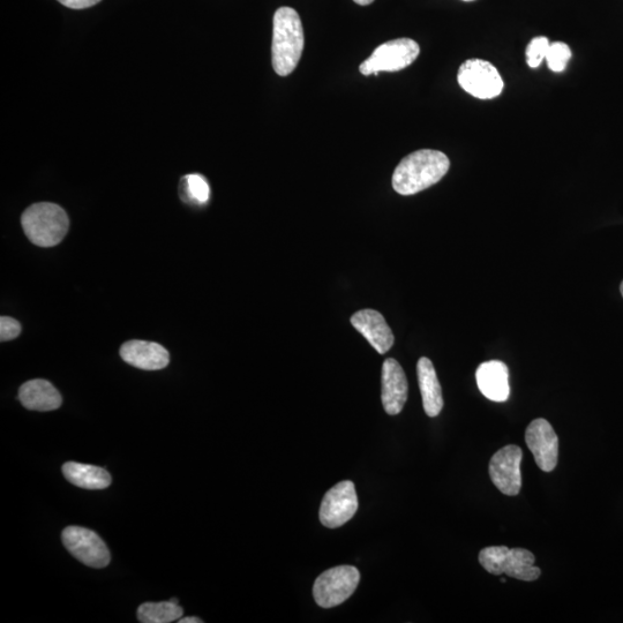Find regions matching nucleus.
Wrapping results in <instances>:
<instances>
[{"label":"nucleus","instance_id":"nucleus-1","mask_svg":"<svg viewBox=\"0 0 623 623\" xmlns=\"http://www.w3.org/2000/svg\"><path fill=\"white\" fill-rule=\"evenodd\" d=\"M449 168L447 155L439 150H417L397 165L392 180L394 190L401 195L417 194L439 183Z\"/></svg>","mask_w":623,"mask_h":623},{"label":"nucleus","instance_id":"nucleus-2","mask_svg":"<svg viewBox=\"0 0 623 623\" xmlns=\"http://www.w3.org/2000/svg\"><path fill=\"white\" fill-rule=\"evenodd\" d=\"M304 29L299 14L291 7H281L274 15L272 59L281 77L296 70L304 50Z\"/></svg>","mask_w":623,"mask_h":623},{"label":"nucleus","instance_id":"nucleus-3","mask_svg":"<svg viewBox=\"0 0 623 623\" xmlns=\"http://www.w3.org/2000/svg\"><path fill=\"white\" fill-rule=\"evenodd\" d=\"M25 234L36 246L52 247L65 238L70 228L65 210L50 202H41L26 209L21 217Z\"/></svg>","mask_w":623,"mask_h":623},{"label":"nucleus","instance_id":"nucleus-4","mask_svg":"<svg viewBox=\"0 0 623 623\" xmlns=\"http://www.w3.org/2000/svg\"><path fill=\"white\" fill-rule=\"evenodd\" d=\"M478 560L492 575H507L525 582L536 581L542 575V570L535 566V554L525 549L490 546L479 552Z\"/></svg>","mask_w":623,"mask_h":623},{"label":"nucleus","instance_id":"nucleus-5","mask_svg":"<svg viewBox=\"0 0 623 623\" xmlns=\"http://www.w3.org/2000/svg\"><path fill=\"white\" fill-rule=\"evenodd\" d=\"M360 581L359 570L354 566H339L321 574L314 583L315 603L322 609H332L348 600Z\"/></svg>","mask_w":623,"mask_h":623},{"label":"nucleus","instance_id":"nucleus-6","mask_svg":"<svg viewBox=\"0 0 623 623\" xmlns=\"http://www.w3.org/2000/svg\"><path fill=\"white\" fill-rule=\"evenodd\" d=\"M420 54L416 41L397 39L381 44L373 51L370 58L359 66L363 75H378L380 72H397L407 69Z\"/></svg>","mask_w":623,"mask_h":623},{"label":"nucleus","instance_id":"nucleus-7","mask_svg":"<svg viewBox=\"0 0 623 623\" xmlns=\"http://www.w3.org/2000/svg\"><path fill=\"white\" fill-rule=\"evenodd\" d=\"M460 86L479 100H492L504 90V80L495 67L483 59H469L457 74Z\"/></svg>","mask_w":623,"mask_h":623},{"label":"nucleus","instance_id":"nucleus-8","mask_svg":"<svg viewBox=\"0 0 623 623\" xmlns=\"http://www.w3.org/2000/svg\"><path fill=\"white\" fill-rule=\"evenodd\" d=\"M358 510L356 486L344 480L330 489L322 500L320 521L329 529H336L348 523Z\"/></svg>","mask_w":623,"mask_h":623},{"label":"nucleus","instance_id":"nucleus-9","mask_svg":"<svg viewBox=\"0 0 623 623\" xmlns=\"http://www.w3.org/2000/svg\"><path fill=\"white\" fill-rule=\"evenodd\" d=\"M63 543L74 558L93 568L110 564V552L101 537L94 531L81 527H67L63 531Z\"/></svg>","mask_w":623,"mask_h":623},{"label":"nucleus","instance_id":"nucleus-10","mask_svg":"<svg viewBox=\"0 0 623 623\" xmlns=\"http://www.w3.org/2000/svg\"><path fill=\"white\" fill-rule=\"evenodd\" d=\"M522 459V449L516 445L501 448L491 459L489 470L492 482L508 497H515L522 489Z\"/></svg>","mask_w":623,"mask_h":623},{"label":"nucleus","instance_id":"nucleus-11","mask_svg":"<svg viewBox=\"0 0 623 623\" xmlns=\"http://www.w3.org/2000/svg\"><path fill=\"white\" fill-rule=\"evenodd\" d=\"M525 442L540 470L551 472L559 461V438L546 419L532 420L525 431Z\"/></svg>","mask_w":623,"mask_h":623},{"label":"nucleus","instance_id":"nucleus-12","mask_svg":"<svg viewBox=\"0 0 623 623\" xmlns=\"http://www.w3.org/2000/svg\"><path fill=\"white\" fill-rule=\"evenodd\" d=\"M409 385L402 366L394 358L382 366V394L384 409L390 416L399 415L408 400Z\"/></svg>","mask_w":623,"mask_h":623},{"label":"nucleus","instance_id":"nucleus-13","mask_svg":"<svg viewBox=\"0 0 623 623\" xmlns=\"http://www.w3.org/2000/svg\"><path fill=\"white\" fill-rule=\"evenodd\" d=\"M350 321L357 332L362 334L380 355H385L392 349L395 337L380 312L374 310L358 311L352 315Z\"/></svg>","mask_w":623,"mask_h":623},{"label":"nucleus","instance_id":"nucleus-14","mask_svg":"<svg viewBox=\"0 0 623 623\" xmlns=\"http://www.w3.org/2000/svg\"><path fill=\"white\" fill-rule=\"evenodd\" d=\"M120 356L127 364L145 371L165 369L170 362L169 352L162 345L139 340L123 344L120 348Z\"/></svg>","mask_w":623,"mask_h":623},{"label":"nucleus","instance_id":"nucleus-15","mask_svg":"<svg viewBox=\"0 0 623 623\" xmlns=\"http://www.w3.org/2000/svg\"><path fill=\"white\" fill-rule=\"evenodd\" d=\"M477 385L482 394L493 402H506L509 399V371L505 363L491 360L478 367Z\"/></svg>","mask_w":623,"mask_h":623},{"label":"nucleus","instance_id":"nucleus-16","mask_svg":"<svg viewBox=\"0 0 623 623\" xmlns=\"http://www.w3.org/2000/svg\"><path fill=\"white\" fill-rule=\"evenodd\" d=\"M417 375L426 415L432 418L439 416L444 409V399L437 372L429 358L422 357L418 360Z\"/></svg>","mask_w":623,"mask_h":623},{"label":"nucleus","instance_id":"nucleus-17","mask_svg":"<svg viewBox=\"0 0 623 623\" xmlns=\"http://www.w3.org/2000/svg\"><path fill=\"white\" fill-rule=\"evenodd\" d=\"M19 400L28 410L52 411L62 405V395L47 380L36 379L26 382L19 390Z\"/></svg>","mask_w":623,"mask_h":623},{"label":"nucleus","instance_id":"nucleus-18","mask_svg":"<svg viewBox=\"0 0 623 623\" xmlns=\"http://www.w3.org/2000/svg\"><path fill=\"white\" fill-rule=\"evenodd\" d=\"M63 474L71 484L80 489L104 490L111 484L109 472L94 465L67 462L63 465Z\"/></svg>","mask_w":623,"mask_h":623},{"label":"nucleus","instance_id":"nucleus-19","mask_svg":"<svg viewBox=\"0 0 623 623\" xmlns=\"http://www.w3.org/2000/svg\"><path fill=\"white\" fill-rule=\"evenodd\" d=\"M179 604L169 602L145 603L139 607L138 619L144 623H170L183 617Z\"/></svg>","mask_w":623,"mask_h":623},{"label":"nucleus","instance_id":"nucleus-20","mask_svg":"<svg viewBox=\"0 0 623 623\" xmlns=\"http://www.w3.org/2000/svg\"><path fill=\"white\" fill-rule=\"evenodd\" d=\"M182 197L197 205H205L210 198V187L201 175H187L182 180Z\"/></svg>","mask_w":623,"mask_h":623},{"label":"nucleus","instance_id":"nucleus-21","mask_svg":"<svg viewBox=\"0 0 623 623\" xmlns=\"http://www.w3.org/2000/svg\"><path fill=\"white\" fill-rule=\"evenodd\" d=\"M572 50L564 42L551 43L549 51H547L546 62L549 69L555 73H561L566 70L570 58H572Z\"/></svg>","mask_w":623,"mask_h":623},{"label":"nucleus","instance_id":"nucleus-22","mask_svg":"<svg viewBox=\"0 0 623 623\" xmlns=\"http://www.w3.org/2000/svg\"><path fill=\"white\" fill-rule=\"evenodd\" d=\"M550 41L545 36L535 37L527 48V63L531 69H537L546 59L547 51L550 49Z\"/></svg>","mask_w":623,"mask_h":623},{"label":"nucleus","instance_id":"nucleus-23","mask_svg":"<svg viewBox=\"0 0 623 623\" xmlns=\"http://www.w3.org/2000/svg\"><path fill=\"white\" fill-rule=\"evenodd\" d=\"M21 333V326L15 319L2 317L0 319V340L2 342L17 339Z\"/></svg>","mask_w":623,"mask_h":623},{"label":"nucleus","instance_id":"nucleus-24","mask_svg":"<svg viewBox=\"0 0 623 623\" xmlns=\"http://www.w3.org/2000/svg\"><path fill=\"white\" fill-rule=\"evenodd\" d=\"M58 2L73 10H84L99 4L101 0H58Z\"/></svg>","mask_w":623,"mask_h":623},{"label":"nucleus","instance_id":"nucleus-25","mask_svg":"<svg viewBox=\"0 0 623 623\" xmlns=\"http://www.w3.org/2000/svg\"><path fill=\"white\" fill-rule=\"evenodd\" d=\"M178 621L179 623H202L204 622L199 618H184V619H179Z\"/></svg>","mask_w":623,"mask_h":623},{"label":"nucleus","instance_id":"nucleus-26","mask_svg":"<svg viewBox=\"0 0 623 623\" xmlns=\"http://www.w3.org/2000/svg\"><path fill=\"white\" fill-rule=\"evenodd\" d=\"M354 2L360 6H367L374 2V0H354Z\"/></svg>","mask_w":623,"mask_h":623},{"label":"nucleus","instance_id":"nucleus-27","mask_svg":"<svg viewBox=\"0 0 623 623\" xmlns=\"http://www.w3.org/2000/svg\"><path fill=\"white\" fill-rule=\"evenodd\" d=\"M620 291H621V295H622V297H623V281H622V283H621V285H620Z\"/></svg>","mask_w":623,"mask_h":623},{"label":"nucleus","instance_id":"nucleus-28","mask_svg":"<svg viewBox=\"0 0 623 623\" xmlns=\"http://www.w3.org/2000/svg\"><path fill=\"white\" fill-rule=\"evenodd\" d=\"M463 2H474V0H463Z\"/></svg>","mask_w":623,"mask_h":623}]
</instances>
